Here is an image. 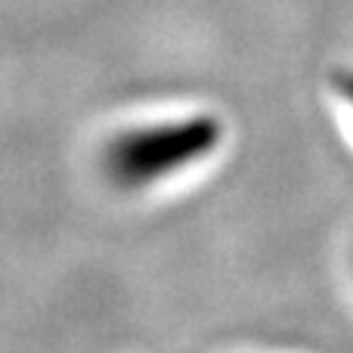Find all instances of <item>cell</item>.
<instances>
[{
	"label": "cell",
	"mask_w": 353,
	"mask_h": 353,
	"mask_svg": "<svg viewBox=\"0 0 353 353\" xmlns=\"http://www.w3.org/2000/svg\"><path fill=\"white\" fill-rule=\"evenodd\" d=\"M341 93H344V97L350 99V109H353V74H347V78H344V84H341Z\"/></svg>",
	"instance_id": "cell-2"
},
{
	"label": "cell",
	"mask_w": 353,
	"mask_h": 353,
	"mask_svg": "<svg viewBox=\"0 0 353 353\" xmlns=\"http://www.w3.org/2000/svg\"><path fill=\"white\" fill-rule=\"evenodd\" d=\"M220 124L211 115H192L180 121L152 124L112 140L105 149V171L121 186H149L168 174H176L217 149Z\"/></svg>",
	"instance_id": "cell-1"
}]
</instances>
